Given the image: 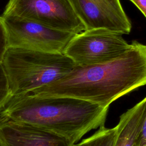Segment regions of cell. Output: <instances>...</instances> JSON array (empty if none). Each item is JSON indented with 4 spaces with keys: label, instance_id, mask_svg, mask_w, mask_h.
<instances>
[{
    "label": "cell",
    "instance_id": "cell-10",
    "mask_svg": "<svg viewBox=\"0 0 146 146\" xmlns=\"http://www.w3.org/2000/svg\"><path fill=\"white\" fill-rule=\"evenodd\" d=\"M116 131V127L107 128L102 125L92 135L71 146H113Z\"/></svg>",
    "mask_w": 146,
    "mask_h": 146
},
{
    "label": "cell",
    "instance_id": "cell-12",
    "mask_svg": "<svg viewBox=\"0 0 146 146\" xmlns=\"http://www.w3.org/2000/svg\"><path fill=\"white\" fill-rule=\"evenodd\" d=\"M8 48L7 37L4 25L0 17V63H2L3 56Z\"/></svg>",
    "mask_w": 146,
    "mask_h": 146
},
{
    "label": "cell",
    "instance_id": "cell-8",
    "mask_svg": "<svg viewBox=\"0 0 146 146\" xmlns=\"http://www.w3.org/2000/svg\"><path fill=\"white\" fill-rule=\"evenodd\" d=\"M64 137L37 126L0 118V146H71Z\"/></svg>",
    "mask_w": 146,
    "mask_h": 146
},
{
    "label": "cell",
    "instance_id": "cell-4",
    "mask_svg": "<svg viewBox=\"0 0 146 146\" xmlns=\"http://www.w3.org/2000/svg\"><path fill=\"white\" fill-rule=\"evenodd\" d=\"M131 46L121 34L105 29H94L76 34L63 54L76 66H86L113 60Z\"/></svg>",
    "mask_w": 146,
    "mask_h": 146
},
{
    "label": "cell",
    "instance_id": "cell-11",
    "mask_svg": "<svg viewBox=\"0 0 146 146\" xmlns=\"http://www.w3.org/2000/svg\"><path fill=\"white\" fill-rule=\"evenodd\" d=\"M11 97L7 79L2 63H0V112Z\"/></svg>",
    "mask_w": 146,
    "mask_h": 146
},
{
    "label": "cell",
    "instance_id": "cell-3",
    "mask_svg": "<svg viewBox=\"0 0 146 146\" xmlns=\"http://www.w3.org/2000/svg\"><path fill=\"white\" fill-rule=\"evenodd\" d=\"M12 96L29 93L59 79L75 66L63 53L8 47L2 61Z\"/></svg>",
    "mask_w": 146,
    "mask_h": 146
},
{
    "label": "cell",
    "instance_id": "cell-6",
    "mask_svg": "<svg viewBox=\"0 0 146 146\" xmlns=\"http://www.w3.org/2000/svg\"><path fill=\"white\" fill-rule=\"evenodd\" d=\"M8 47L63 53L77 34L55 30L42 24L16 17L1 15Z\"/></svg>",
    "mask_w": 146,
    "mask_h": 146
},
{
    "label": "cell",
    "instance_id": "cell-9",
    "mask_svg": "<svg viewBox=\"0 0 146 146\" xmlns=\"http://www.w3.org/2000/svg\"><path fill=\"white\" fill-rule=\"evenodd\" d=\"M146 115V96L124 112L116 127L113 146H134Z\"/></svg>",
    "mask_w": 146,
    "mask_h": 146
},
{
    "label": "cell",
    "instance_id": "cell-5",
    "mask_svg": "<svg viewBox=\"0 0 146 146\" xmlns=\"http://www.w3.org/2000/svg\"><path fill=\"white\" fill-rule=\"evenodd\" d=\"M2 15L33 21L74 34L86 30L68 0H9Z\"/></svg>",
    "mask_w": 146,
    "mask_h": 146
},
{
    "label": "cell",
    "instance_id": "cell-1",
    "mask_svg": "<svg viewBox=\"0 0 146 146\" xmlns=\"http://www.w3.org/2000/svg\"><path fill=\"white\" fill-rule=\"evenodd\" d=\"M119 57L105 63L75 66L59 79L29 94L77 99L109 107L119 98L146 85V44L136 40Z\"/></svg>",
    "mask_w": 146,
    "mask_h": 146
},
{
    "label": "cell",
    "instance_id": "cell-14",
    "mask_svg": "<svg viewBox=\"0 0 146 146\" xmlns=\"http://www.w3.org/2000/svg\"><path fill=\"white\" fill-rule=\"evenodd\" d=\"M143 13L146 18V0H129Z\"/></svg>",
    "mask_w": 146,
    "mask_h": 146
},
{
    "label": "cell",
    "instance_id": "cell-7",
    "mask_svg": "<svg viewBox=\"0 0 146 146\" xmlns=\"http://www.w3.org/2000/svg\"><path fill=\"white\" fill-rule=\"evenodd\" d=\"M68 1L86 30L105 29L121 34L131 32V23L119 0Z\"/></svg>",
    "mask_w": 146,
    "mask_h": 146
},
{
    "label": "cell",
    "instance_id": "cell-13",
    "mask_svg": "<svg viewBox=\"0 0 146 146\" xmlns=\"http://www.w3.org/2000/svg\"><path fill=\"white\" fill-rule=\"evenodd\" d=\"M134 146H146V115L141 132Z\"/></svg>",
    "mask_w": 146,
    "mask_h": 146
},
{
    "label": "cell",
    "instance_id": "cell-2",
    "mask_svg": "<svg viewBox=\"0 0 146 146\" xmlns=\"http://www.w3.org/2000/svg\"><path fill=\"white\" fill-rule=\"evenodd\" d=\"M108 110L74 98L25 94L12 96L1 111L0 118L39 127L72 145L88 132L105 125Z\"/></svg>",
    "mask_w": 146,
    "mask_h": 146
}]
</instances>
